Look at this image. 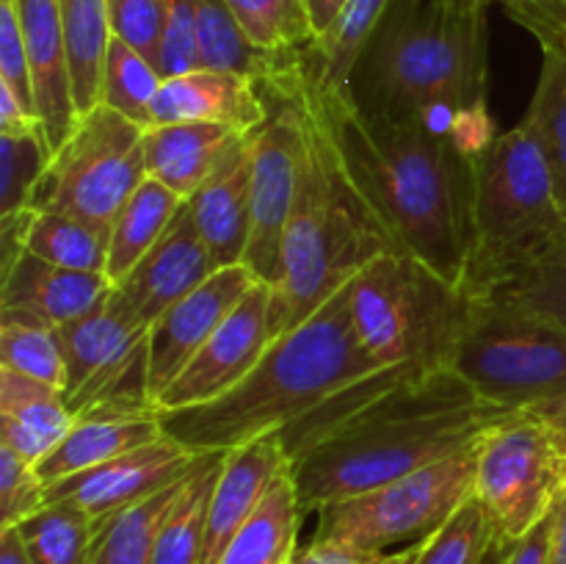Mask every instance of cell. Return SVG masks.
Segmentation results:
<instances>
[{
	"mask_svg": "<svg viewBox=\"0 0 566 564\" xmlns=\"http://www.w3.org/2000/svg\"><path fill=\"white\" fill-rule=\"evenodd\" d=\"M509 415L453 370L385 368L282 437L307 514L442 462Z\"/></svg>",
	"mask_w": 566,
	"mask_h": 564,
	"instance_id": "cell-1",
	"label": "cell"
},
{
	"mask_svg": "<svg viewBox=\"0 0 566 564\" xmlns=\"http://www.w3.org/2000/svg\"><path fill=\"white\" fill-rule=\"evenodd\" d=\"M326 100L343 160L398 252L464 288L475 153L420 119L368 114L348 88L326 92Z\"/></svg>",
	"mask_w": 566,
	"mask_h": 564,
	"instance_id": "cell-2",
	"label": "cell"
},
{
	"mask_svg": "<svg viewBox=\"0 0 566 564\" xmlns=\"http://www.w3.org/2000/svg\"><path fill=\"white\" fill-rule=\"evenodd\" d=\"M258 83L291 97L302 119L296 199L282 243V282L274 288L271 307V330L280 337L307 321L370 260L398 249L343 160L326 88L304 48L293 50L282 70Z\"/></svg>",
	"mask_w": 566,
	"mask_h": 564,
	"instance_id": "cell-3",
	"label": "cell"
},
{
	"mask_svg": "<svg viewBox=\"0 0 566 564\" xmlns=\"http://www.w3.org/2000/svg\"><path fill=\"white\" fill-rule=\"evenodd\" d=\"M490 25L448 0H392L354 70L348 94L368 114L420 119L479 155L495 138L486 114Z\"/></svg>",
	"mask_w": 566,
	"mask_h": 564,
	"instance_id": "cell-4",
	"label": "cell"
},
{
	"mask_svg": "<svg viewBox=\"0 0 566 564\" xmlns=\"http://www.w3.org/2000/svg\"><path fill=\"white\" fill-rule=\"evenodd\" d=\"M381 368L354 326L348 285L307 321L276 337L230 393L199 407L158 412L164 431L197 453H224L329 407Z\"/></svg>",
	"mask_w": 566,
	"mask_h": 564,
	"instance_id": "cell-5",
	"label": "cell"
},
{
	"mask_svg": "<svg viewBox=\"0 0 566 564\" xmlns=\"http://www.w3.org/2000/svg\"><path fill=\"white\" fill-rule=\"evenodd\" d=\"M566 232L551 171L525 122L497 133L473 164V254L464 291L490 296L545 263Z\"/></svg>",
	"mask_w": 566,
	"mask_h": 564,
	"instance_id": "cell-6",
	"label": "cell"
},
{
	"mask_svg": "<svg viewBox=\"0 0 566 564\" xmlns=\"http://www.w3.org/2000/svg\"><path fill=\"white\" fill-rule=\"evenodd\" d=\"M354 326L381 368L451 370L473 296L418 258L385 252L348 282Z\"/></svg>",
	"mask_w": 566,
	"mask_h": 564,
	"instance_id": "cell-7",
	"label": "cell"
},
{
	"mask_svg": "<svg viewBox=\"0 0 566 564\" xmlns=\"http://www.w3.org/2000/svg\"><path fill=\"white\" fill-rule=\"evenodd\" d=\"M451 370L481 401L525 412L566 396V326L497 296H473Z\"/></svg>",
	"mask_w": 566,
	"mask_h": 564,
	"instance_id": "cell-8",
	"label": "cell"
},
{
	"mask_svg": "<svg viewBox=\"0 0 566 564\" xmlns=\"http://www.w3.org/2000/svg\"><path fill=\"white\" fill-rule=\"evenodd\" d=\"M479 442L403 479L318 509L313 542L390 553L387 547L426 540L475 495Z\"/></svg>",
	"mask_w": 566,
	"mask_h": 564,
	"instance_id": "cell-9",
	"label": "cell"
},
{
	"mask_svg": "<svg viewBox=\"0 0 566 564\" xmlns=\"http://www.w3.org/2000/svg\"><path fill=\"white\" fill-rule=\"evenodd\" d=\"M147 180L144 127L97 105L53 149L31 210L72 216L111 236L116 216Z\"/></svg>",
	"mask_w": 566,
	"mask_h": 564,
	"instance_id": "cell-10",
	"label": "cell"
},
{
	"mask_svg": "<svg viewBox=\"0 0 566 564\" xmlns=\"http://www.w3.org/2000/svg\"><path fill=\"white\" fill-rule=\"evenodd\" d=\"M566 490V448L534 409L492 426L479 442L475 498L495 523L497 553L523 540Z\"/></svg>",
	"mask_w": 566,
	"mask_h": 564,
	"instance_id": "cell-11",
	"label": "cell"
},
{
	"mask_svg": "<svg viewBox=\"0 0 566 564\" xmlns=\"http://www.w3.org/2000/svg\"><path fill=\"white\" fill-rule=\"evenodd\" d=\"M269 97V119L249 133L252 155V236L243 265L260 282L280 288L282 243L296 199L298 155H302V119L296 105L280 88L260 83Z\"/></svg>",
	"mask_w": 566,
	"mask_h": 564,
	"instance_id": "cell-12",
	"label": "cell"
},
{
	"mask_svg": "<svg viewBox=\"0 0 566 564\" xmlns=\"http://www.w3.org/2000/svg\"><path fill=\"white\" fill-rule=\"evenodd\" d=\"M271 307H274V285L258 280L252 291L238 302V307L227 315L224 324L193 354L182 374L160 393L155 409L175 412V409L199 407L216 401L238 382H243V376L276 341L271 330Z\"/></svg>",
	"mask_w": 566,
	"mask_h": 564,
	"instance_id": "cell-13",
	"label": "cell"
},
{
	"mask_svg": "<svg viewBox=\"0 0 566 564\" xmlns=\"http://www.w3.org/2000/svg\"><path fill=\"white\" fill-rule=\"evenodd\" d=\"M213 271V260L186 199L158 243L114 282L108 302L127 321L149 330L171 304L197 291Z\"/></svg>",
	"mask_w": 566,
	"mask_h": 564,
	"instance_id": "cell-14",
	"label": "cell"
},
{
	"mask_svg": "<svg viewBox=\"0 0 566 564\" xmlns=\"http://www.w3.org/2000/svg\"><path fill=\"white\" fill-rule=\"evenodd\" d=\"M205 457L208 453L191 451L164 435L97 468L55 481L48 487V503H75L99 523L119 509L147 501L155 492L191 476Z\"/></svg>",
	"mask_w": 566,
	"mask_h": 564,
	"instance_id": "cell-15",
	"label": "cell"
},
{
	"mask_svg": "<svg viewBox=\"0 0 566 564\" xmlns=\"http://www.w3.org/2000/svg\"><path fill=\"white\" fill-rule=\"evenodd\" d=\"M254 282L258 276L243 263L213 271L197 291L171 304L149 326V390L155 401L182 374L208 337L224 324L227 315L252 291Z\"/></svg>",
	"mask_w": 566,
	"mask_h": 564,
	"instance_id": "cell-16",
	"label": "cell"
},
{
	"mask_svg": "<svg viewBox=\"0 0 566 564\" xmlns=\"http://www.w3.org/2000/svg\"><path fill=\"white\" fill-rule=\"evenodd\" d=\"M269 119V97L254 77L227 70H199L164 77L149 114V127L208 122L249 136Z\"/></svg>",
	"mask_w": 566,
	"mask_h": 564,
	"instance_id": "cell-17",
	"label": "cell"
},
{
	"mask_svg": "<svg viewBox=\"0 0 566 564\" xmlns=\"http://www.w3.org/2000/svg\"><path fill=\"white\" fill-rule=\"evenodd\" d=\"M285 468H291V453H287L282 429L224 451L213 498H210L208 534H205L199 564L219 562L235 531L247 523L249 514L258 509L269 487Z\"/></svg>",
	"mask_w": 566,
	"mask_h": 564,
	"instance_id": "cell-18",
	"label": "cell"
},
{
	"mask_svg": "<svg viewBox=\"0 0 566 564\" xmlns=\"http://www.w3.org/2000/svg\"><path fill=\"white\" fill-rule=\"evenodd\" d=\"M14 9L31 64L39 122L50 147L55 149L81 119L72 92L70 53H66L59 0H14Z\"/></svg>",
	"mask_w": 566,
	"mask_h": 564,
	"instance_id": "cell-19",
	"label": "cell"
},
{
	"mask_svg": "<svg viewBox=\"0 0 566 564\" xmlns=\"http://www.w3.org/2000/svg\"><path fill=\"white\" fill-rule=\"evenodd\" d=\"M114 282L97 271H75L22 252L0 282V307L22 310L50 326H64L108 299Z\"/></svg>",
	"mask_w": 566,
	"mask_h": 564,
	"instance_id": "cell-20",
	"label": "cell"
},
{
	"mask_svg": "<svg viewBox=\"0 0 566 564\" xmlns=\"http://www.w3.org/2000/svg\"><path fill=\"white\" fill-rule=\"evenodd\" d=\"M213 269L241 265L252 236V155L249 136L238 138L213 177L188 199Z\"/></svg>",
	"mask_w": 566,
	"mask_h": 564,
	"instance_id": "cell-21",
	"label": "cell"
},
{
	"mask_svg": "<svg viewBox=\"0 0 566 564\" xmlns=\"http://www.w3.org/2000/svg\"><path fill=\"white\" fill-rule=\"evenodd\" d=\"M243 133L208 122H175L144 130L147 177L180 199H191L219 171Z\"/></svg>",
	"mask_w": 566,
	"mask_h": 564,
	"instance_id": "cell-22",
	"label": "cell"
},
{
	"mask_svg": "<svg viewBox=\"0 0 566 564\" xmlns=\"http://www.w3.org/2000/svg\"><path fill=\"white\" fill-rule=\"evenodd\" d=\"M75 420L61 387L0 368V446L36 464L70 435Z\"/></svg>",
	"mask_w": 566,
	"mask_h": 564,
	"instance_id": "cell-23",
	"label": "cell"
},
{
	"mask_svg": "<svg viewBox=\"0 0 566 564\" xmlns=\"http://www.w3.org/2000/svg\"><path fill=\"white\" fill-rule=\"evenodd\" d=\"M166 431L158 412L111 415V418H77L70 435L36 462V473L44 484L83 473L88 468L122 457V453L160 440Z\"/></svg>",
	"mask_w": 566,
	"mask_h": 564,
	"instance_id": "cell-24",
	"label": "cell"
},
{
	"mask_svg": "<svg viewBox=\"0 0 566 564\" xmlns=\"http://www.w3.org/2000/svg\"><path fill=\"white\" fill-rule=\"evenodd\" d=\"M302 518L296 479L293 470L285 468L216 564H287L298 551L296 536Z\"/></svg>",
	"mask_w": 566,
	"mask_h": 564,
	"instance_id": "cell-25",
	"label": "cell"
},
{
	"mask_svg": "<svg viewBox=\"0 0 566 564\" xmlns=\"http://www.w3.org/2000/svg\"><path fill=\"white\" fill-rule=\"evenodd\" d=\"M59 9L77 114H88L99 105L105 55L114 39L108 0H59Z\"/></svg>",
	"mask_w": 566,
	"mask_h": 564,
	"instance_id": "cell-26",
	"label": "cell"
},
{
	"mask_svg": "<svg viewBox=\"0 0 566 564\" xmlns=\"http://www.w3.org/2000/svg\"><path fill=\"white\" fill-rule=\"evenodd\" d=\"M191 11L199 66H205V70L241 72V75L254 77V81H265L291 59L293 50H287V53H265V50L254 48L238 28L227 0H191Z\"/></svg>",
	"mask_w": 566,
	"mask_h": 564,
	"instance_id": "cell-27",
	"label": "cell"
},
{
	"mask_svg": "<svg viewBox=\"0 0 566 564\" xmlns=\"http://www.w3.org/2000/svg\"><path fill=\"white\" fill-rule=\"evenodd\" d=\"M182 202L186 199H180L153 177H147L136 188V194L127 199V205L111 227L108 263H105V276L111 282H119L158 243V238L171 224Z\"/></svg>",
	"mask_w": 566,
	"mask_h": 564,
	"instance_id": "cell-28",
	"label": "cell"
},
{
	"mask_svg": "<svg viewBox=\"0 0 566 564\" xmlns=\"http://www.w3.org/2000/svg\"><path fill=\"white\" fill-rule=\"evenodd\" d=\"M142 332H147V326H136L125 315L116 313L108 299L97 304L92 313L59 326L66 363L64 387H61L64 398L81 390L94 374H99Z\"/></svg>",
	"mask_w": 566,
	"mask_h": 564,
	"instance_id": "cell-29",
	"label": "cell"
},
{
	"mask_svg": "<svg viewBox=\"0 0 566 564\" xmlns=\"http://www.w3.org/2000/svg\"><path fill=\"white\" fill-rule=\"evenodd\" d=\"M186 479L99 520L88 564H153L155 542Z\"/></svg>",
	"mask_w": 566,
	"mask_h": 564,
	"instance_id": "cell-30",
	"label": "cell"
},
{
	"mask_svg": "<svg viewBox=\"0 0 566 564\" xmlns=\"http://www.w3.org/2000/svg\"><path fill=\"white\" fill-rule=\"evenodd\" d=\"M390 3L392 0H348L332 31L304 48L315 77L326 92L348 88L354 70L374 39L379 22L385 20Z\"/></svg>",
	"mask_w": 566,
	"mask_h": 564,
	"instance_id": "cell-31",
	"label": "cell"
},
{
	"mask_svg": "<svg viewBox=\"0 0 566 564\" xmlns=\"http://www.w3.org/2000/svg\"><path fill=\"white\" fill-rule=\"evenodd\" d=\"M523 122L539 144L566 219V48H542L539 81Z\"/></svg>",
	"mask_w": 566,
	"mask_h": 564,
	"instance_id": "cell-32",
	"label": "cell"
},
{
	"mask_svg": "<svg viewBox=\"0 0 566 564\" xmlns=\"http://www.w3.org/2000/svg\"><path fill=\"white\" fill-rule=\"evenodd\" d=\"M224 453H208L197 470L186 479L169 518L164 520L158 542H155L153 564H199L202 562L205 534H208V512L213 498L216 479Z\"/></svg>",
	"mask_w": 566,
	"mask_h": 564,
	"instance_id": "cell-33",
	"label": "cell"
},
{
	"mask_svg": "<svg viewBox=\"0 0 566 564\" xmlns=\"http://www.w3.org/2000/svg\"><path fill=\"white\" fill-rule=\"evenodd\" d=\"M33 564H88L92 562L97 520L75 503H48L14 525Z\"/></svg>",
	"mask_w": 566,
	"mask_h": 564,
	"instance_id": "cell-34",
	"label": "cell"
},
{
	"mask_svg": "<svg viewBox=\"0 0 566 564\" xmlns=\"http://www.w3.org/2000/svg\"><path fill=\"white\" fill-rule=\"evenodd\" d=\"M0 368L64 387L66 363L59 330L22 310L0 307Z\"/></svg>",
	"mask_w": 566,
	"mask_h": 564,
	"instance_id": "cell-35",
	"label": "cell"
},
{
	"mask_svg": "<svg viewBox=\"0 0 566 564\" xmlns=\"http://www.w3.org/2000/svg\"><path fill=\"white\" fill-rule=\"evenodd\" d=\"M25 252L75 271L105 274L108 263V236L72 216L33 210L25 230Z\"/></svg>",
	"mask_w": 566,
	"mask_h": 564,
	"instance_id": "cell-36",
	"label": "cell"
},
{
	"mask_svg": "<svg viewBox=\"0 0 566 564\" xmlns=\"http://www.w3.org/2000/svg\"><path fill=\"white\" fill-rule=\"evenodd\" d=\"M160 83H164V75L142 50H136L119 36L111 39L108 55H105L103 88H99V105L116 111V114L147 130Z\"/></svg>",
	"mask_w": 566,
	"mask_h": 564,
	"instance_id": "cell-37",
	"label": "cell"
},
{
	"mask_svg": "<svg viewBox=\"0 0 566 564\" xmlns=\"http://www.w3.org/2000/svg\"><path fill=\"white\" fill-rule=\"evenodd\" d=\"M50 160L53 147L42 125L0 130V219L31 208Z\"/></svg>",
	"mask_w": 566,
	"mask_h": 564,
	"instance_id": "cell-38",
	"label": "cell"
},
{
	"mask_svg": "<svg viewBox=\"0 0 566 564\" xmlns=\"http://www.w3.org/2000/svg\"><path fill=\"white\" fill-rule=\"evenodd\" d=\"M243 36L265 53H287L315 42L304 0H227Z\"/></svg>",
	"mask_w": 566,
	"mask_h": 564,
	"instance_id": "cell-39",
	"label": "cell"
},
{
	"mask_svg": "<svg viewBox=\"0 0 566 564\" xmlns=\"http://www.w3.org/2000/svg\"><path fill=\"white\" fill-rule=\"evenodd\" d=\"M492 551H497L495 523L473 495L420 542L418 564H484Z\"/></svg>",
	"mask_w": 566,
	"mask_h": 564,
	"instance_id": "cell-40",
	"label": "cell"
},
{
	"mask_svg": "<svg viewBox=\"0 0 566 564\" xmlns=\"http://www.w3.org/2000/svg\"><path fill=\"white\" fill-rule=\"evenodd\" d=\"M490 296L528 307L566 326V265L539 263L497 285Z\"/></svg>",
	"mask_w": 566,
	"mask_h": 564,
	"instance_id": "cell-41",
	"label": "cell"
},
{
	"mask_svg": "<svg viewBox=\"0 0 566 564\" xmlns=\"http://www.w3.org/2000/svg\"><path fill=\"white\" fill-rule=\"evenodd\" d=\"M48 506V484L39 479L36 464L0 446V531Z\"/></svg>",
	"mask_w": 566,
	"mask_h": 564,
	"instance_id": "cell-42",
	"label": "cell"
},
{
	"mask_svg": "<svg viewBox=\"0 0 566 564\" xmlns=\"http://www.w3.org/2000/svg\"><path fill=\"white\" fill-rule=\"evenodd\" d=\"M164 14V42H160L158 72L164 77L199 70L197 33H193L191 0H158Z\"/></svg>",
	"mask_w": 566,
	"mask_h": 564,
	"instance_id": "cell-43",
	"label": "cell"
},
{
	"mask_svg": "<svg viewBox=\"0 0 566 564\" xmlns=\"http://www.w3.org/2000/svg\"><path fill=\"white\" fill-rule=\"evenodd\" d=\"M0 83H6L20 97V103L39 119L31 64H28L25 39H22L20 20H17L14 0H0Z\"/></svg>",
	"mask_w": 566,
	"mask_h": 564,
	"instance_id": "cell-44",
	"label": "cell"
},
{
	"mask_svg": "<svg viewBox=\"0 0 566 564\" xmlns=\"http://www.w3.org/2000/svg\"><path fill=\"white\" fill-rule=\"evenodd\" d=\"M108 11L114 36L142 50L158 66L164 42V14L158 0H108Z\"/></svg>",
	"mask_w": 566,
	"mask_h": 564,
	"instance_id": "cell-45",
	"label": "cell"
},
{
	"mask_svg": "<svg viewBox=\"0 0 566 564\" xmlns=\"http://www.w3.org/2000/svg\"><path fill=\"white\" fill-rule=\"evenodd\" d=\"M506 14L534 33L542 48H566V0H512Z\"/></svg>",
	"mask_w": 566,
	"mask_h": 564,
	"instance_id": "cell-46",
	"label": "cell"
},
{
	"mask_svg": "<svg viewBox=\"0 0 566 564\" xmlns=\"http://www.w3.org/2000/svg\"><path fill=\"white\" fill-rule=\"evenodd\" d=\"M551 529L553 520L547 514L534 531L523 536V540L512 542L501 551V564H551Z\"/></svg>",
	"mask_w": 566,
	"mask_h": 564,
	"instance_id": "cell-47",
	"label": "cell"
},
{
	"mask_svg": "<svg viewBox=\"0 0 566 564\" xmlns=\"http://www.w3.org/2000/svg\"><path fill=\"white\" fill-rule=\"evenodd\" d=\"M381 553L354 551L346 545H329V542H310L307 547H298L287 564H376Z\"/></svg>",
	"mask_w": 566,
	"mask_h": 564,
	"instance_id": "cell-48",
	"label": "cell"
},
{
	"mask_svg": "<svg viewBox=\"0 0 566 564\" xmlns=\"http://www.w3.org/2000/svg\"><path fill=\"white\" fill-rule=\"evenodd\" d=\"M307 3L310 22H313L315 39H321L324 33L332 31L337 20H340L343 9L348 6V0H304Z\"/></svg>",
	"mask_w": 566,
	"mask_h": 564,
	"instance_id": "cell-49",
	"label": "cell"
},
{
	"mask_svg": "<svg viewBox=\"0 0 566 564\" xmlns=\"http://www.w3.org/2000/svg\"><path fill=\"white\" fill-rule=\"evenodd\" d=\"M551 564H566V490L551 512Z\"/></svg>",
	"mask_w": 566,
	"mask_h": 564,
	"instance_id": "cell-50",
	"label": "cell"
},
{
	"mask_svg": "<svg viewBox=\"0 0 566 564\" xmlns=\"http://www.w3.org/2000/svg\"><path fill=\"white\" fill-rule=\"evenodd\" d=\"M0 564H33L17 529L0 531Z\"/></svg>",
	"mask_w": 566,
	"mask_h": 564,
	"instance_id": "cell-51",
	"label": "cell"
},
{
	"mask_svg": "<svg viewBox=\"0 0 566 564\" xmlns=\"http://www.w3.org/2000/svg\"><path fill=\"white\" fill-rule=\"evenodd\" d=\"M534 412H539L542 418L551 424V429L556 431V437L562 440V446L566 448V396L556 398V401H547L534 407Z\"/></svg>",
	"mask_w": 566,
	"mask_h": 564,
	"instance_id": "cell-52",
	"label": "cell"
},
{
	"mask_svg": "<svg viewBox=\"0 0 566 564\" xmlns=\"http://www.w3.org/2000/svg\"><path fill=\"white\" fill-rule=\"evenodd\" d=\"M420 542H423V540H420ZM420 542H412V545H403V547H398V551L381 553L379 562H376V564H418Z\"/></svg>",
	"mask_w": 566,
	"mask_h": 564,
	"instance_id": "cell-53",
	"label": "cell"
},
{
	"mask_svg": "<svg viewBox=\"0 0 566 564\" xmlns=\"http://www.w3.org/2000/svg\"><path fill=\"white\" fill-rule=\"evenodd\" d=\"M448 3L459 6V9L470 11V14H490L492 6H503V9H509L512 6V0H448Z\"/></svg>",
	"mask_w": 566,
	"mask_h": 564,
	"instance_id": "cell-54",
	"label": "cell"
},
{
	"mask_svg": "<svg viewBox=\"0 0 566 564\" xmlns=\"http://www.w3.org/2000/svg\"><path fill=\"white\" fill-rule=\"evenodd\" d=\"M545 263H558V265H566V232H564L562 241H558V247L553 249L551 258L545 260Z\"/></svg>",
	"mask_w": 566,
	"mask_h": 564,
	"instance_id": "cell-55",
	"label": "cell"
}]
</instances>
